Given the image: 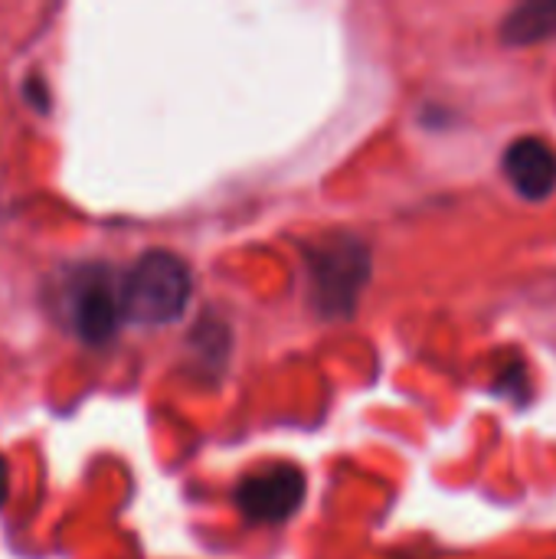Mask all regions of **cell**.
Wrapping results in <instances>:
<instances>
[{"instance_id": "obj_1", "label": "cell", "mask_w": 556, "mask_h": 559, "mask_svg": "<svg viewBox=\"0 0 556 559\" xmlns=\"http://www.w3.org/2000/svg\"><path fill=\"white\" fill-rule=\"evenodd\" d=\"M193 278L180 255L167 249L144 252L121 278V308L125 321L161 328L177 321L190 305Z\"/></svg>"}, {"instance_id": "obj_2", "label": "cell", "mask_w": 556, "mask_h": 559, "mask_svg": "<svg viewBox=\"0 0 556 559\" xmlns=\"http://www.w3.org/2000/svg\"><path fill=\"white\" fill-rule=\"evenodd\" d=\"M370 282V249L357 236H324L308 246V285L318 314L351 318Z\"/></svg>"}, {"instance_id": "obj_3", "label": "cell", "mask_w": 556, "mask_h": 559, "mask_svg": "<svg viewBox=\"0 0 556 559\" xmlns=\"http://www.w3.org/2000/svg\"><path fill=\"white\" fill-rule=\"evenodd\" d=\"M62 311L79 341L85 344L111 341L125 321L121 278H115L105 265L72 269L62 288Z\"/></svg>"}, {"instance_id": "obj_4", "label": "cell", "mask_w": 556, "mask_h": 559, "mask_svg": "<svg viewBox=\"0 0 556 559\" xmlns=\"http://www.w3.org/2000/svg\"><path fill=\"white\" fill-rule=\"evenodd\" d=\"M308 481L295 465H269L236 485V508L249 524H285L305 504Z\"/></svg>"}, {"instance_id": "obj_5", "label": "cell", "mask_w": 556, "mask_h": 559, "mask_svg": "<svg viewBox=\"0 0 556 559\" xmlns=\"http://www.w3.org/2000/svg\"><path fill=\"white\" fill-rule=\"evenodd\" d=\"M508 183L524 197V200H547L556 190V151L544 138H518L505 157H501Z\"/></svg>"}, {"instance_id": "obj_6", "label": "cell", "mask_w": 556, "mask_h": 559, "mask_svg": "<svg viewBox=\"0 0 556 559\" xmlns=\"http://www.w3.org/2000/svg\"><path fill=\"white\" fill-rule=\"evenodd\" d=\"M556 36V0H531L514 7L501 23V39L508 46H531Z\"/></svg>"}, {"instance_id": "obj_7", "label": "cell", "mask_w": 556, "mask_h": 559, "mask_svg": "<svg viewBox=\"0 0 556 559\" xmlns=\"http://www.w3.org/2000/svg\"><path fill=\"white\" fill-rule=\"evenodd\" d=\"M23 95L33 102V108H39V111H46V108H49V95H46V85H43V79L29 75V82H26Z\"/></svg>"}, {"instance_id": "obj_8", "label": "cell", "mask_w": 556, "mask_h": 559, "mask_svg": "<svg viewBox=\"0 0 556 559\" xmlns=\"http://www.w3.org/2000/svg\"><path fill=\"white\" fill-rule=\"evenodd\" d=\"M7 495H10V468H7V462H3V455H0V508H3V501H7Z\"/></svg>"}]
</instances>
